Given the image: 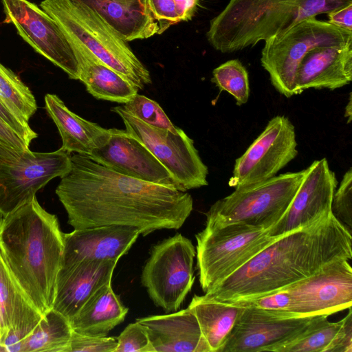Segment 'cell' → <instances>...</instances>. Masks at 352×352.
<instances>
[{"label":"cell","mask_w":352,"mask_h":352,"mask_svg":"<svg viewBox=\"0 0 352 352\" xmlns=\"http://www.w3.org/2000/svg\"><path fill=\"white\" fill-rule=\"evenodd\" d=\"M71 162L56 194L75 230L122 226L146 236L179 229L192 211L186 191L120 174L87 155L75 153Z\"/></svg>","instance_id":"1"},{"label":"cell","mask_w":352,"mask_h":352,"mask_svg":"<svg viewBox=\"0 0 352 352\" xmlns=\"http://www.w3.org/2000/svg\"><path fill=\"white\" fill-rule=\"evenodd\" d=\"M351 258V232L331 212L278 237L205 295L225 302L261 296L300 281L332 261Z\"/></svg>","instance_id":"2"},{"label":"cell","mask_w":352,"mask_h":352,"mask_svg":"<svg viewBox=\"0 0 352 352\" xmlns=\"http://www.w3.org/2000/svg\"><path fill=\"white\" fill-rule=\"evenodd\" d=\"M63 232L36 196L0 216V252L13 276L43 316L53 308Z\"/></svg>","instance_id":"3"},{"label":"cell","mask_w":352,"mask_h":352,"mask_svg":"<svg viewBox=\"0 0 352 352\" xmlns=\"http://www.w3.org/2000/svg\"><path fill=\"white\" fill-rule=\"evenodd\" d=\"M352 3V0H230L210 22L206 37L217 51L252 47L299 21Z\"/></svg>","instance_id":"4"},{"label":"cell","mask_w":352,"mask_h":352,"mask_svg":"<svg viewBox=\"0 0 352 352\" xmlns=\"http://www.w3.org/2000/svg\"><path fill=\"white\" fill-rule=\"evenodd\" d=\"M40 6L68 37L80 43L138 90L151 83L149 71L126 42L87 6L72 0H44Z\"/></svg>","instance_id":"5"},{"label":"cell","mask_w":352,"mask_h":352,"mask_svg":"<svg viewBox=\"0 0 352 352\" xmlns=\"http://www.w3.org/2000/svg\"><path fill=\"white\" fill-rule=\"evenodd\" d=\"M195 238L199 283L206 293L278 237L271 236L265 229L206 219L205 228Z\"/></svg>","instance_id":"6"},{"label":"cell","mask_w":352,"mask_h":352,"mask_svg":"<svg viewBox=\"0 0 352 352\" xmlns=\"http://www.w3.org/2000/svg\"><path fill=\"white\" fill-rule=\"evenodd\" d=\"M305 174V169L283 173L235 188L210 206L206 219L221 224L243 223L268 230L289 207Z\"/></svg>","instance_id":"7"},{"label":"cell","mask_w":352,"mask_h":352,"mask_svg":"<svg viewBox=\"0 0 352 352\" xmlns=\"http://www.w3.org/2000/svg\"><path fill=\"white\" fill-rule=\"evenodd\" d=\"M352 42V32L311 16L266 41L261 63L272 85L282 95H294V80L304 56L316 47L343 45Z\"/></svg>","instance_id":"8"},{"label":"cell","mask_w":352,"mask_h":352,"mask_svg":"<svg viewBox=\"0 0 352 352\" xmlns=\"http://www.w3.org/2000/svg\"><path fill=\"white\" fill-rule=\"evenodd\" d=\"M71 155L20 150L0 141V216L30 200L52 179L71 169Z\"/></svg>","instance_id":"9"},{"label":"cell","mask_w":352,"mask_h":352,"mask_svg":"<svg viewBox=\"0 0 352 352\" xmlns=\"http://www.w3.org/2000/svg\"><path fill=\"white\" fill-rule=\"evenodd\" d=\"M195 254L192 241L180 233L153 247L141 282L155 305L166 313L177 311L191 290Z\"/></svg>","instance_id":"10"},{"label":"cell","mask_w":352,"mask_h":352,"mask_svg":"<svg viewBox=\"0 0 352 352\" xmlns=\"http://www.w3.org/2000/svg\"><path fill=\"white\" fill-rule=\"evenodd\" d=\"M123 121L126 131L140 141L170 174L177 189L186 192L207 186L208 168L194 141L184 130L177 133L148 125L122 106L111 109Z\"/></svg>","instance_id":"11"},{"label":"cell","mask_w":352,"mask_h":352,"mask_svg":"<svg viewBox=\"0 0 352 352\" xmlns=\"http://www.w3.org/2000/svg\"><path fill=\"white\" fill-rule=\"evenodd\" d=\"M294 124L288 118L276 116L235 161L230 186L238 188L267 180L298 155Z\"/></svg>","instance_id":"12"},{"label":"cell","mask_w":352,"mask_h":352,"mask_svg":"<svg viewBox=\"0 0 352 352\" xmlns=\"http://www.w3.org/2000/svg\"><path fill=\"white\" fill-rule=\"evenodd\" d=\"M4 22L12 23L18 34L36 52L79 80V64L75 50L58 23L41 8L28 0H1Z\"/></svg>","instance_id":"13"},{"label":"cell","mask_w":352,"mask_h":352,"mask_svg":"<svg viewBox=\"0 0 352 352\" xmlns=\"http://www.w3.org/2000/svg\"><path fill=\"white\" fill-rule=\"evenodd\" d=\"M322 316L285 318L259 308L245 307L219 352H276Z\"/></svg>","instance_id":"14"},{"label":"cell","mask_w":352,"mask_h":352,"mask_svg":"<svg viewBox=\"0 0 352 352\" xmlns=\"http://www.w3.org/2000/svg\"><path fill=\"white\" fill-rule=\"evenodd\" d=\"M347 259L332 261L286 289L296 318L329 316L351 307L352 268Z\"/></svg>","instance_id":"15"},{"label":"cell","mask_w":352,"mask_h":352,"mask_svg":"<svg viewBox=\"0 0 352 352\" xmlns=\"http://www.w3.org/2000/svg\"><path fill=\"white\" fill-rule=\"evenodd\" d=\"M338 181L326 158L314 161L305 174L289 207L268 230L279 237L331 214Z\"/></svg>","instance_id":"16"},{"label":"cell","mask_w":352,"mask_h":352,"mask_svg":"<svg viewBox=\"0 0 352 352\" xmlns=\"http://www.w3.org/2000/svg\"><path fill=\"white\" fill-rule=\"evenodd\" d=\"M89 157L120 174L177 189L167 169L126 130L109 129L107 140L94 149Z\"/></svg>","instance_id":"17"},{"label":"cell","mask_w":352,"mask_h":352,"mask_svg":"<svg viewBox=\"0 0 352 352\" xmlns=\"http://www.w3.org/2000/svg\"><path fill=\"white\" fill-rule=\"evenodd\" d=\"M140 234L133 227L104 226L63 233L64 249L60 269L88 260L118 261Z\"/></svg>","instance_id":"18"},{"label":"cell","mask_w":352,"mask_h":352,"mask_svg":"<svg viewBox=\"0 0 352 352\" xmlns=\"http://www.w3.org/2000/svg\"><path fill=\"white\" fill-rule=\"evenodd\" d=\"M118 261L88 260L60 269L56 279L53 308L69 322L98 289L111 283Z\"/></svg>","instance_id":"19"},{"label":"cell","mask_w":352,"mask_h":352,"mask_svg":"<svg viewBox=\"0 0 352 352\" xmlns=\"http://www.w3.org/2000/svg\"><path fill=\"white\" fill-rule=\"evenodd\" d=\"M352 80V42L316 47L300 60L295 75L294 95L314 88L336 89Z\"/></svg>","instance_id":"20"},{"label":"cell","mask_w":352,"mask_h":352,"mask_svg":"<svg viewBox=\"0 0 352 352\" xmlns=\"http://www.w3.org/2000/svg\"><path fill=\"white\" fill-rule=\"evenodd\" d=\"M136 321L145 327L154 352H211L189 307Z\"/></svg>","instance_id":"21"},{"label":"cell","mask_w":352,"mask_h":352,"mask_svg":"<svg viewBox=\"0 0 352 352\" xmlns=\"http://www.w3.org/2000/svg\"><path fill=\"white\" fill-rule=\"evenodd\" d=\"M87 6L126 42L160 34L148 0H72Z\"/></svg>","instance_id":"22"},{"label":"cell","mask_w":352,"mask_h":352,"mask_svg":"<svg viewBox=\"0 0 352 352\" xmlns=\"http://www.w3.org/2000/svg\"><path fill=\"white\" fill-rule=\"evenodd\" d=\"M45 104L62 138L60 148L62 150L89 156L94 149L107 140L109 129L102 128L76 115L56 95L46 94Z\"/></svg>","instance_id":"23"},{"label":"cell","mask_w":352,"mask_h":352,"mask_svg":"<svg viewBox=\"0 0 352 352\" xmlns=\"http://www.w3.org/2000/svg\"><path fill=\"white\" fill-rule=\"evenodd\" d=\"M68 37V36H67ZM79 64V80L94 98L125 104L138 94V89L107 66L86 47L68 37Z\"/></svg>","instance_id":"24"},{"label":"cell","mask_w":352,"mask_h":352,"mask_svg":"<svg viewBox=\"0 0 352 352\" xmlns=\"http://www.w3.org/2000/svg\"><path fill=\"white\" fill-rule=\"evenodd\" d=\"M42 317L13 276L0 252V336L12 331L23 339L35 328Z\"/></svg>","instance_id":"25"},{"label":"cell","mask_w":352,"mask_h":352,"mask_svg":"<svg viewBox=\"0 0 352 352\" xmlns=\"http://www.w3.org/2000/svg\"><path fill=\"white\" fill-rule=\"evenodd\" d=\"M128 308L115 294L111 283L93 294L70 321L73 331L89 336H107L116 326L122 322Z\"/></svg>","instance_id":"26"},{"label":"cell","mask_w":352,"mask_h":352,"mask_svg":"<svg viewBox=\"0 0 352 352\" xmlns=\"http://www.w3.org/2000/svg\"><path fill=\"white\" fill-rule=\"evenodd\" d=\"M188 307L195 315L211 352H219L244 307L194 295Z\"/></svg>","instance_id":"27"},{"label":"cell","mask_w":352,"mask_h":352,"mask_svg":"<svg viewBox=\"0 0 352 352\" xmlns=\"http://www.w3.org/2000/svg\"><path fill=\"white\" fill-rule=\"evenodd\" d=\"M72 332L69 320L52 309L21 340V352H68Z\"/></svg>","instance_id":"28"},{"label":"cell","mask_w":352,"mask_h":352,"mask_svg":"<svg viewBox=\"0 0 352 352\" xmlns=\"http://www.w3.org/2000/svg\"><path fill=\"white\" fill-rule=\"evenodd\" d=\"M0 100L15 115L28 122L37 109L35 98L29 87L1 63Z\"/></svg>","instance_id":"29"},{"label":"cell","mask_w":352,"mask_h":352,"mask_svg":"<svg viewBox=\"0 0 352 352\" xmlns=\"http://www.w3.org/2000/svg\"><path fill=\"white\" fill-rule=\"evenodd\" d=\"M327 317L322 316L299 337L280 346L276 352H327L342 324V319L329 322Z\"/></svg>","instance_id":"30"},{"label":"cell","mask_w":352,"mask_h":352,"mask_svg":"<svg viewBox=\"0 0 352 352\" xmlns=\"http://www.w3.org/2000/svg\"><path fill=\"white\" fill-rule=\"evenodd\" d=\"M211 81L219 90L231 94L238 105L248 102L250 92L248 72L239 60H230L216 67Z\"/></svg>","instance_id":"31"},{"label":"cell","mask_w":352,"mask_h":352,"mask_svg":"<svg viewBox=\"0 0 352 352\" xmlns=\"http://www.w3.org/2000/svg\"><path fill=\"white\" fill-rule=\"evenodd\" d=\"M201 0H148L157 20L160 34L171 25L188 21L194 16Z\"/></svg>","instance_id":"32"},{"label":"cell","mask_w":352,"mask_h":352,"mask_svg":"<svg viewBox=\"0 0 352 352\" xmlns=\"http://www.w3.org/2000/svg\"><path fill=\"white\" fill-rule=\"evenodd\" d=\"M122 107L148 125L167 129L175 133L178 132L179 127L171 122L160 104L145 96L137 94Z\"/></svg>","instance_id":"33"},{"label":"cell","mask_w":352,"mask_h":352,"mask_svg":"<svg viewBox=\"0 0 352 352\" xmlns=\"http://www.w3.org/2000/svg\"><path fill=\"white\" fill-rule=\"evenodd\" d=\"M242 307H256L274 315L285 318H296L294 313V302L286 289H281L264 296L241 299L229 302Z\"/></svg>","instance_id":"34"},{"label":"cell","mask_w":352,"mask_h":352,"mask_svg":"<svg viewBox=\"0 0 352 352\" xmlns=\"http://www.w3.org/2000/svg\"><path fill=\"white\" fill-rule=\"evenodd\" d=\"M331 212L333 216L351 232L352 227V168L344 173L333 194Z\"/></svg>","instance_id":"35"},{"label":"cell","mask_w":352,"mask_h":352,"mask_svg":"<svg viewBox=\"0 0 352 352\" xmlns=\"http://www.w3.org/2000/svg\"><path fill=\"white\" fill-rule=\"evenodd\" d=\"M117 340L115 352H154L145 327L137 321L129 324Z\"/></svg>","instance_id":"36"},{"label":"cell","mask_w":352,"mask_h":352,"mask_svg":"<svg viewBox=\"0 0 352 352\" xmlns=\"http://www.w3.org/2000/svg\"><path fill=\"white\" fill-rule=\"evenodd\" d=\"M117 344L114 337L89 336L73 331L68 352H115Z\"/></svg>","instance_id":"37"},{"label":"cell","mask_w":352,"mask_h":352,"mask_svg":"<svg viewBox=\"0 0 352 352\" xmlns=\"http://www.w3.org/2000/svg\"><path fill=\"white\" fill-rule=\"evenodd\" d=\"M0 117L28 144L38 137L28 122L15 115L0 100Z\"/></svg>","instance_id":"38"},{"label":"cell","mask_w":352,"mask_h":352,"mask_svg":"<svg viewBox=\"0 0 352 352\" xmlns=\"http://www.w3.org/2000/svg\"><path fill=\"white\" fill-rule=\"evenodd\" d=\"M327 352H352V311L342 319V324Z\"/></svg>","instance_id":"39"},{"label":"cell","mask_w":352,"mask_h":352,"mask_svg":"<svg viewBox=\"0 0 352 352\" xmlns=\"http://www.w3.org/2000/svg\"><path fill=\"white\" fill-rule=\"evenodd\" d=\"M327 14L329 23L352 32V3L333 10Z\"/></svg>","instance_id":"40"},{"label":"cell","mask_w":352,"mask_h":352,"mask_svg":"<svg viewBox=\"0 0 352 352\" xmlns=\"http://www.w3.org/2000/svg\"><path fill=\"white\" fill-rule=\"evenodd\" d=\"M0 141L20 150L29 149V146L1 117Z\"/></svg>","instance_id":"41"},{"label":"cell","mask_w":352,"mask_h":352,"mask_svg":"<svg viewBox=\"0 0 352 352\" xmlns=\"http://www.w3.org/2000/svg\"><path fill=\"white\" fill-rule=\"evenodd\" d=\"M344 117L347 118V123L349 124L352 120V100L351 93L349 94V101L344 111Z\"/></svg>","instance_id":"42"}]
</instances>
